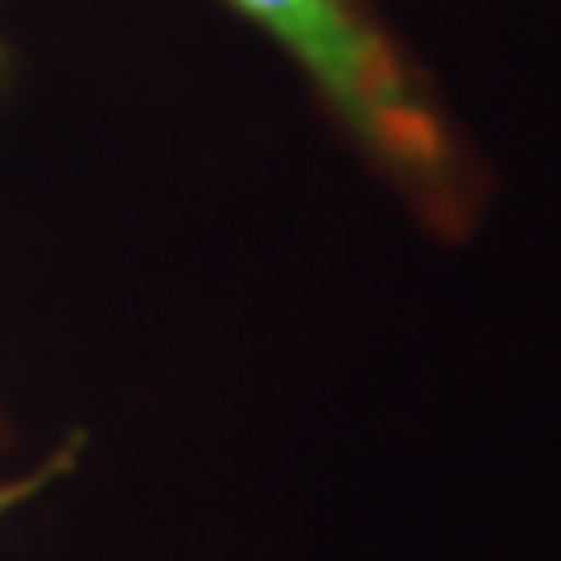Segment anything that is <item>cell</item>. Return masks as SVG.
Wrapping results in <instances>:
<instances>
[{"mask_svg": "<svg viewBox=\"0 0 561 561\" xmlns=\"http://www.w3.org/2000/svg\"><path fill=\"white\" fill-rule=\"evenodd\" d=\"M234 5L267 24L389 154L421 169L440 164V127L412 99L389 47L351 20L337 0H234Z\"/></svg>", "mask_w": 561, "mask_h": 561, "instance_id": "obj_1", "label": "cell"}]
</instances>
